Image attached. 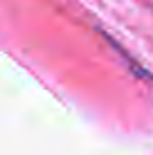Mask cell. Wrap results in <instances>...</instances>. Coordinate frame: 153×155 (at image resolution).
Listing matches in <instances>:
<instances>
[]
</instances>
